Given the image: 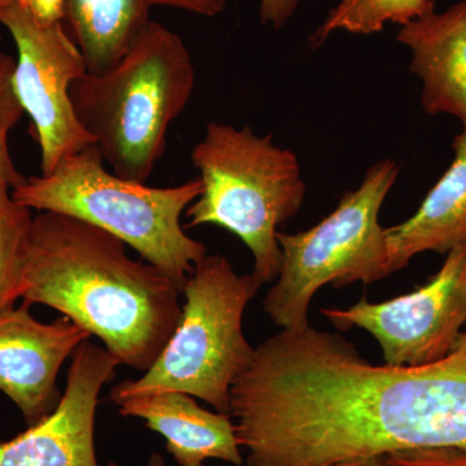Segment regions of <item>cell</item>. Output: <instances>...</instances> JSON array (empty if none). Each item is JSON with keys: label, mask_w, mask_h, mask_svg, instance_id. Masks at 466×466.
<instances>
[{"label": "cell", "mask_w": 466, "mask_h": 466, "mask_svg": "<svg viewBox=\"0 0 466 466\" xmlns=\"http://www.w3.org/2000/svg\"><path fill=\"white\" fill-rule=\"evenodd\" d=\"M126 247L97 227L41 211L27 238L21 299L56 309L103 341L119 366L146 372L179 324L180 290Z\"/></svg>", "instance_id": "cell-1"}, {"label": "cell", "mask_w": 466, "mask_h": 466, "mask_svg": "<svg viewBox=\"0 0 466 466\" xmlns=\"http://www.w3.org/2000/svg\"><path fill=\"white\" fill-rule=\"evenodd\" d=\"M195 85L191 55L180 36L150 21L115 67L76 79L70 100L113 173L147 183Z\"/></svg>", "instance_id": "cell-2"}, {"label": "cell", "mask_w": 466, "mask_h": 466, "mask_svg": "<svg viewBox=\"0 0 466 466\" xmlns=\"http://www.w3.org/2000/svg\"><path fill=\"white\" fill-rule=\"evenodd\" d=\"M202 192L200 177L156 188L109 171L96 144L58 162L48 174L26 177L12 200L27 208L64 214L110 233L157 267L180 293L196 263L208 256L180 223Z\"/></svg>", "instance_id": "cell-3"}, {"label": "cell", "mask_w": 466, "mask_h": 466, "mask_svg": "<svg viewBox=\"0 0 466 466\" xmlns=\"http://www.w3.org/2000/svg\"><path fill=\"white\" fill-rule=\"evenodd\" d=\"M191 157L202 192L187 208V228L214 225L232 232L253 254L254 278L272 283L283 260L278 227L305 201L296 153L276 146L272 134L259 137L250 126L211 122Z\"/></svg>", "instance_id": "cell-4"}, {"label": "cell", "mask_w": 466, "mask_h": 466, "mask_svg": "<svg viewBox=\"0 0 466 466\" xmlns=\"http://www.w3.org/2000/svg\"><path fill=\"white\" fill-rule=\"evenodd\" d=\"M260 287L253 274L238 275L226 257H204L183 288L182 317L157 360L139 379L113 386L110 400L177 391L229 415L233 383L256 350L245 339L242 318Z\"/></svg>", "instance_id": "cell-5"}, {"label": "cell", "mask_w": 466, "mask_h": 466, "mask_svg": "<svg viewBox=\"0 0 466 466\" xmlns=\"http://www.w3.org/2000/svg\"><path fill=\"white\" fill-rule=\"evenodd\" d=\"M398 175L397 162L382 159L317 226L299 233L278 232L280 274L263 299L272 323L281 329H302L309 325L312 299L324 285L373 284L392 274L379 214Z\"/></svg>", "instance_id": "cell-6"}, {"label": "cell", "mask_w": 466, "mask_h": 466, "mask_svg": "<svg viewBox=\"0 0 466 466\" xmlns=\"http://www.w3.org/2000/svg\"><path fill=\"white\" fill-rule=\"evenodd\" d=\"M0 24L16 43L14 85L33 122L42 174L94 144L76 118L70 87L87 73L84 55L63 23L43 25L17 0L0 5Z\"/></svg>", "instance_id": "cell-7"}, {"label": "cell", "mask_w": 466, "mask_h": 466, "mask_svg": "<svg viewBox=\"0 0 466 466\" xmlns=\"http://www.w3.org/2000/svg\"><path fill=\"white\" fill-rule=\"evenodd\" d=\"M320 312L337 329L358 327L372 334L383 364L419 367L441 360L466 328V242L449 251L438 274L419 289L380 303L363 297L352 308Z\"/></svg>", "instance_id": "cell-8"}, {"label": "cell", "mask_w": 466, "mask_h": 466, "mask_svg": "<svg viewBox=\"0 0 466 466\" xmlns=\"http://www.w3.org/2000/svg\"><path fill=\"white\" fill-rule=\"evenodd\" d=\"M119 366L90 339L72 355L66 388L56 408L24 433L0 443V466H99L95 417L101 389Z\"/></svg>", "instance_id": "cell-9"}, {"label": "cell", "mask_w": 466, "mask_h": 466, "mask_svg": "<svg viewBox=\"0 0 466 466\" xmlns=\"http://www.w3.org/2000/svg\"><path fill=\"white\" fill-rule=\"evenodd\" d=\"M23 305L0 315V391L32 426L61 400L57 376L91 334L66 317L42 323Z\"/></svg>", "instance_id": "cell-10"}, {"label": "cell", "mask_w": 466, "mask_h": 466, "mask_svg": "<svg viewBox=\"0 0 466 466\" xmlns=\"http://www.w3.org/2000/svg\"><path fill=\"white\" fill-rule=\"evenodd\" d=\"M397 38L412 52L410 70L422 81L425 112L466 125V0L401 26Z\"/></svg>", "instance_id": "cell-11"}, {"label": "cell", "mask_w": 466, "mask_h": 466, "mask_svg": "<svg viewBox=\"0 0 466 466\" xmlns=\"http://www.w3.org/2000/svg\"><path fill=\"white\" fill-rule=\"evenodd\" d=\"M119 415L137 417L167 441L180 466H204L208 460L244 464L235 424L228 413L210 412L191 395L177 391L128 398L116 404Z\"/></svg>", "instance_id": "cell-12"}, {"label": "cell", "mask_w": 466, "mask_h": 466, "mask_svg": "<svg viewBox=\"0 0 466 466\" xmlns=\"http://www.w3.org/2000/svg\"><path fill=\"white\" fill-rule=\"evenodd\" d=\"M452 147V164L428 193L415 216L385 228L392 274L419 254H447L466 242V125Z\"/></svg>", "instance_id": "cell-13"}, {"label": "cell", "mask_w": 466, "mask_h": 466, "mask_svg": "<svg viewBox=\"0 0 466 466\" xmlns=\"http://www.w3.org/2000/svg\"><path fill=\"white\" fill-rule=\"evenodd\" d=\"M150 0H64L67 33L84 55L87 73L115 67L150 23Z\"/></svg>", "instance_id": "cell-14"}, {"label": "cell", "mask_w": 466, "mask_h": 466, "mask_svg": "<svg viewBox=\"0 0 466 466\" xmlns=\"http://www.w3.org/2000/svg\"><path fill=\"white\" fill-rule=\"evenodd\" d=\"M435 11V0H341L309 38L318 48L334 32L375 34L386 24L404 26Z\"/></svg>", "instance_id": "cell-15"}, {"label": "cell", "mask_w": 466, "mask_h": 466, "mask_svg": "<svg viewBox=\"0 0 466 466\" xmlns=\"http://www.w3.org/2000/svg\"><path fill=\"white\" fill-rule=\"evenodd\" d=\"M32 211L9 198L0 205V315L21 299L24 257L33 222Z\"/></svg>", "instance_id": "cell-16"}, {"label": "cell", "mask_w": 466, "mask_h": 466, "mask_svg": "<svg viewBox=\"0 0 466 466\" xmlns=\"http://www.w3.org/2000/svg\"><path fill=\"white\" fill-rule=\"evenodd\" d=\"M15 67L16 60L0 51V180L8 184L11 191L26 179L15 167L8 144L9 133L25 112L15 90Z\"/></svg>", "instance_id": "cell-17"}, {"label": "cell", "mask_w": 466, "mask_h": 466, "mask_svg": "<svg viewBox=\"0 0 466 466\" xmlns=\"http://www.w3.org/2000/svg\"><path fill=\"white\" fill-rule=\"evenodd\" d=\"M386 466H466V452L455 449L406 451L385 456Z\"/></svg>", "instance_id": "cell-18"}, {"label": "cell", "mask_w": 466, "mask_h": 466, "mask_svg": "<svg viewBox=\"0 0 466 466\" xmlns=\"http://www.w3.org/2000/svg\"><path fill=\"white\" fill-rule=\"evenodd\" d=\"M299 0H260L259 17L263 25L281 29L293 16Z\"/></svg>", "instance_id": "cell-19"}, {"label": "cell", "mask_w": 466, "mask_h": 466, "mask_svg": "<svg viewBox=\"0 0 466 466\" xmlns=\"http://www.w3.org/2000/svg\"><path fill=\"white\" fill-rule=\"evenodd\" d=\"M43 25L63 23L64 0H17Z\"/></svg>", "instance_id": "cell-20"}, {"label": "cell", "mask_w": 466, "mask_h": 466, "mask_svg": "<svg viewBox=\"0 0 466 466\" xmlns=\"http://www.w3.org/2000/svg\"><path fill=\"white\" fill-rule=\"evenodd\" d=\"M150 3L152 5H167L211 17L225 9L227 0H150Z\"/></svg>", "instance_id": "cell-21"}, {"label": "cell", "mask_w": 466, "mask_h": 466, "mask_svg": "<svg viewBox=\"0 0 466 466\" xmlns=\"http://www.w3.org/2000/svg\"><path fill=\"white\" fill-rule=\"evenodd\" d=\"M336 466H386L383 459L357 460V461L343 462Z\"/></svg>", "instance_id": "cell-22"}, {"label": "cell", "mask_w": 466, "mask_h": 466, "mask_svg": "<svg viewBox=\"0 0 466 466\" xmlns=\"http://www.w3.org/2000/svg\"><path fill=\"white\" fill-rule=\"evenodd\" d=\"M109 466H119L116 462H110ZM146 466H165V460L158 452H153Z\"/></svg>", "instance_id": "cell-23"}, {"label": "cell", "mask_w": 466, "mask_h": 466, "mask_svg": "<svg viewBox=\"0 0 466 466\" xmlns=\"http://www.w3.org/2000/svg\"><path fill=\"white\" fill-rule=\"evenodd\" d=\"M9 198H11V188H9L8 184L0 180V205L7 202Z\"/></svg>", "instance_id": "cell-24"}, {"label": "cell", "mask_w": 466, "mask_h": 466, "mask_svg": "<svg viewBox=\"0 0 466 466\" xmlns=\"http://www.w3.org/2000/svg\"><path fill=\"white\" fill-rule=\"evenodd\" d=\"M5 2H8V0H0V5H5Z\"/></svg>", "instance_id": "cell-25"}]
</instances>
